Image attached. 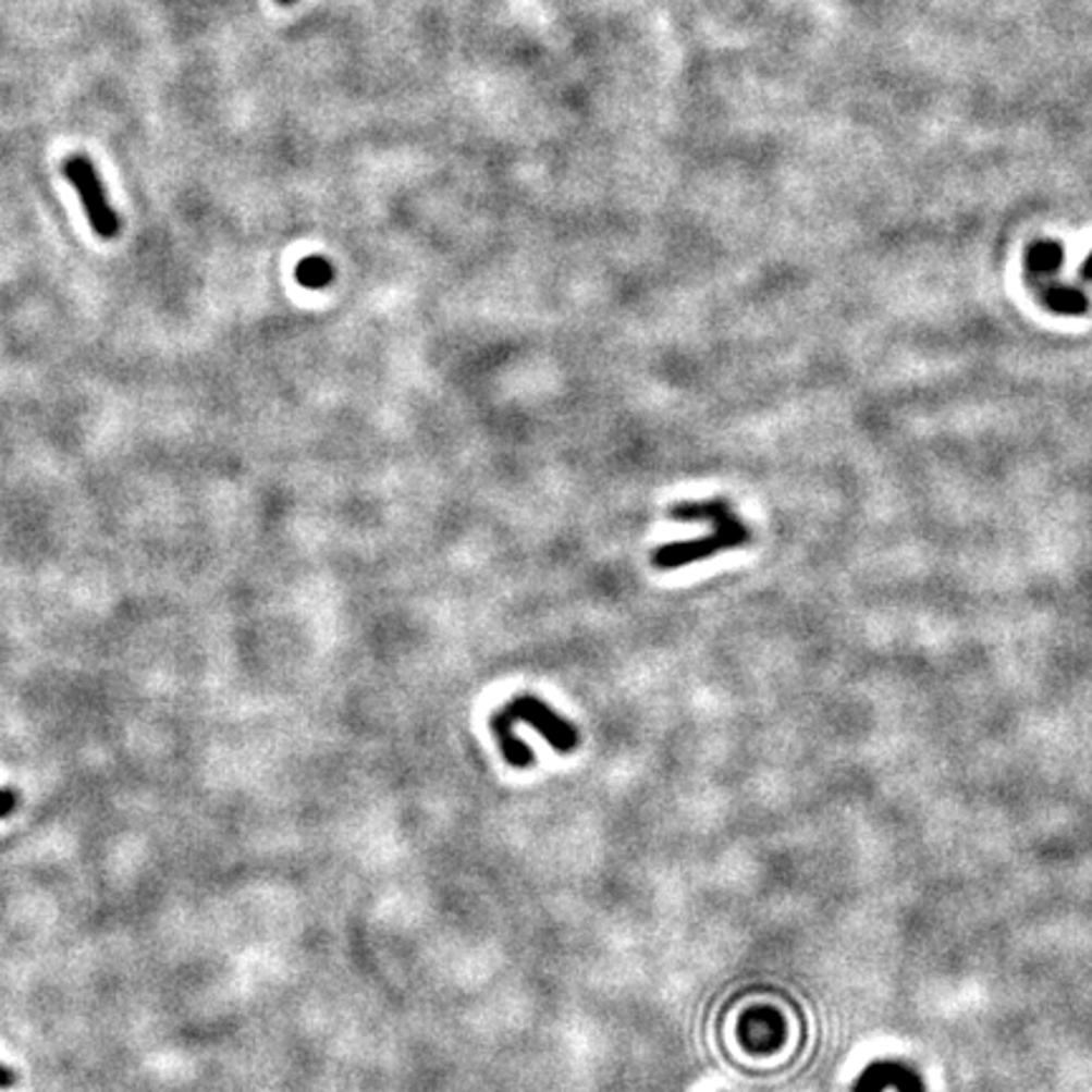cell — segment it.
Segmentation results:
<instances>
[{"label":"cell","instance_id":"8fae6325","mask_svg":"<svg viewBox=\"0 0 1092 1092\" xmlns=\"http://www.w3.org/2000/svg\"><path fill=\"white\" fill-rule=\"evenodd\" d=\"M1080 279H1082V281H1088V284H1092V254L1085 258V263H1082V269H1080Z\"/></svg>","mask_w":1092,"mask_h":1092},{"label":"cell","instance_id":"3957f363","mask_svg":"<svg viewBox=\"0 0 1092 1092\" xmlns=\"http://www.w3.org/2000/svg\"><path fill=\"white\" fill-rule=\"evenodd\" d=\"M64 175L69 183H72L74 191L78 193V200H82L84 213L89 218L91 231L99 235V238L112 241L122 231V220L114 213V208L109 206L105 183H101L97 168L89 157L84 155H72L64 160Z\"/></svg>","mask_w":1092,"mask_h":1092},{"label":"cell","instance_id":"8992f818","mask_svg":"<svg viewBox=\"0 0 1092 1092\" xmlns=\"http://www.w3.org/2000/svg\"><path fill=\"white\" fill-rule=\"evenodd\" d=\"M1034 289L1040 302L1044 304V309L1059 314V317H1082V314L1090 311V298L1078 286H1067L1050 279L1036 284Z\"/></svg>","mask_w":1092,"mask_h":1092},{"label":"cell","instance_id":"6da1fadb","mask_svg":"<svg viewBox=\"0 0 1092 1092\" xmlns=\"http://www.w3.org/2000/svg\"><path fill=\"white\" fill-rule=\"evenodd\" d=\"M675 522H709L713 531L709 537L690 539V541H673V544L658 547L650 562L660 572H673L686 567V564L709 560L719 552L744 547L751 541V531L741 518H738L726 501H694V504H678L671 508Z\"/></svg>","mask_w":1092,"mask_h":1092},{"label":"cell","instance_id":"ba28073f","mask_svg":"<svg viewBox=\"0 0 1092 1092\" xmlns=\"http://www.w3.org/2000/svg\"><path fill=\"white\" fill-rule=\"evenodd\" d=\"M296 281L304 289H324L334 281V266L324 256H306L296 263Z\"/></svg>","mask_w":1092,"mask_h":1092},{"label":"cell","instance_id":"52a82bcc","mask_svg":"<svg viewBox=\"0 0 1092 1092\" xmlns=\"http://www.w3.org/2000/svg\"><path fill=\"white\" fill-rule=\"evenodd\" d=\"M1065 250L1059 246V241H1034L1032 246L1027 248L1024 256V269H1027V281L1029 286L1042 284V281L1055 279V273L1063 266Z\"/></svg>","mask_w":1092,"mask_h":1092},{"label":"cell","instance_id":"277c9868","mask_svg":"<svg viewBox=\"0 0 1092 1092\" xmlns=\"http://www.w3.org/2000/svg\"><path fill=\"white\" fill-rule=\"evenodd\" d=\"M738 1036H741V1044L746 1050L757 1052V1055H766V1052H774L776 1047H782L784 1040H787V1024L780 1011L774 1009H751L749 1015H744L738 1021Z\"/></svg>","mask_w":1092,"mask_h":1092},{"label":"cell","instance_id":"5b68a950","mask_svg":"<svg viewBox=\"0 0 1092 1092\" xmlns=\"http://www.w3.org/2000/svg\"><path fill=\"white\" fill-rule=\"evenodd\" d=\"M925 1092L923 1080L910 1070L908 1065L893 1063V1059H880V1063L868 1065L858 1080H855L852 1092Z\"/></svg>","mask_w":1092,"mask_h":1092},{"label":"cell","instance_id":"7a4b0ae2","mask_svg":"<svg viewBox=\"0 0 1092 1092\" xmlns=\"http://www.w3.org/2000/svg\"><path fill=\"white\" fill-rule=\"evenodd\" d=\"M516 724H529L537 734H541L552 744L554 751L560 753H572L579 744V731L572 721L562 719L554 709H549L544 701L533 696H518L514 701H508L506 705L491 716V728L493 736L499 738L501 753L508 761L511 766L526 769L533 764V753L526 741H522L514 734Z\"/></svg>","mask_w":1092,"mask_h":1092},{"label":"cell","instance_id":"30bf717a","mask_svg":"<svg viewBox=\"0 0 1092 1092\" xmlns=\"http://www.w3.org/2000/svg\"><path fill=\"white\" fill-rule=\"evenodd\" d=\"M15 1082H19V1078H15V1072L11 1070V1067L0 1065V1090H11Z\"/></svg>","mask_w":1092,"mask_h":1092},{"label":"cell","instance_id":"9c48e42d","mask_svg":"<svg viewBox=\"0 0 1092 1092\" xmlns=\"http://www.w3.org/2000/svg\"><path fill=\"white\" fill-rule=\"evenodd\" d=\"M15 801H19V797H15L13 789H0V817L11 814L15 809Z\"/></svg>","mask_w":1092,"mask_h":1092}]
</instances>
